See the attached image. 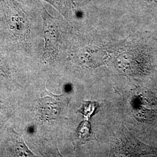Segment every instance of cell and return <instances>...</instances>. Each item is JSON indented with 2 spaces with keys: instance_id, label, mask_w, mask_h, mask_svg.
Here are the masks:
<instances>
[{
  "instance_id": "5",
  "label": "cell",
  "mask_w": 157,
  "mask_h": 157,
  "mask_svg": "<svg viewBox=\"0 0 157 157\" xmlns=\"http://www.w3.org/2000/svg\"><path fill=\"white\" fill-rule=\"evenodd\" d=\"M93 139L90 122L87 121L82 122L76 129L75 135L74 145L75 147L81 146Z\"/></svg>"
},
{
  "instance_id": "7",
  "label": "cell",
  "mask_w": 157,
  "mask_h": 157,
  "mask_svg": "<svg viewBox=\"0 0 157 157\" xmlns=\"http://www.w3.org/2000/svg\"><path fill=\"white\" fill-rule=\"evenodd\" d=\"M15 141V150L20 156H34L33 154L29 150L27 146L22 140V139L14 132Z\"/></svg>"
},
{
  "instance_id": "6",
  "label": "cell",
  "mask_w": 157,
  "mask_h": 157,
  "mask_svg": "<svg viewBox=\"0 0 157 157\" xmlns=\"http://www.w3.org/2000/svg\"><path fill=\"white\" fill-rule=\"evenodd\" d=\"M42 113L45 119H56L59 115V108L56 101L52 99H45L42 100L40 104Z\"/></svg>"
},
{
  "instance_id": "8",
  "label": "cell",
  "mask_w": 157,
  "mask_h": 157,
  "mask_svg": "<svg viewBox=\"0 0 157 157\" xmlns=\"http://www.w3.org/2000/svg\"><path fill=\"white\" fill-rule=\"evenodd\" d=\"M98 107V104L97 102L84 101L83 106L78 110V112L83 114L86 119H89L94 115Z\"/></svg>"
},
{
  "instance_id": "9",
  "label": "cell",
  "mask_w": 157,
  "mask_h": 157,
  "mask_svg": "<svg viewBox=\"0 0 157 157\" xmlns=\"http://www.w3.org/2000/svg\"><path fill=\"white\" fill-rule=\"evenodd\" d=\"M3 63L0 59V75L2 76H6L8 75V72L6 69V67H4Z\"/></svg>"
},
{
  "instance_id": "2",
  "label": "cell",
  "mask_w": 157,
  "mask_h": 157,
  "mask_svg": "<svg viewBox=\"0 0 157 157\" xmlns=\"http://www.w3.org/2000/svg\"><path fill=\"white\" fill-rule=\"evenodd\" d=\"M146 154H157V148L143 144L124 130L118 133L112 140L111 155L139 156Z\"/></svg>"
},
{
  "instance_id": "3",
  "label": "cell",
  "mask_w": 157,
  "mask_h": 157,
  "mask_svg": "<svg viewBox=\"0 0 157 157\" xmlns=\"http://www.w3.org/2000/svg\"><path fill=\"white\" fill-rule=\"evenodd\" d=\"M41 15L45 40L43 57L47 62H54L58 54L61 35L59 25L56 19L51 15L44 6H42Z\"/></svg>"
},
{
  "instance_id": "1",
  "label": "cell",
  "mask_w": 157,
  "mask_h": 157,
  "mask_svg": "<svg viewBox=\"0 0 157 157\" xmlns=\"http://www.w3.org/2000/svg\"><path fill=\"white\" fill-rule=\"evenodd\" d=\"M0 10L9 31L18 40L30 38V24L28 14L17 0H0Z\"/></svg>"
},
{
  "instance_id": "10",
  "label": "cell",
  "mask_w": 157,
  "mask_h": 157,
  "mask_svg": "<svg viewBox=\"0 0 157 157\" xmlns=\"http://www.w3.org/2000/svg\"><path fill=\"white\" fill-rule=\"evenodd\" d=\"M144 1H147V2H151V1H153L154 0H144Z\"/></svg>"
},
{
  "instance_id": "4",
  "label": "cell",
  "mask_w": 157,
  "mask_h": 157,
  "mask_svg": "<svg viewBox=\"0 0 157 157\" xmlns=\"http://www.w3.org/2000/svg\"><path fill=\"white\" fill-rule=\"evenodd\" d=\"M53 6L65 19H68L74 15L76 6L73 0H43Z\"/></svg>"
}]
</instances>
